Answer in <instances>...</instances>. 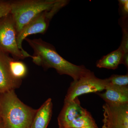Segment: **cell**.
Returning <instances> with one entry per match:
<instances>
[{
    "label": "cell",
    "mask_w": 128,
    "mask_h": 128,
    "mask_svg": "<svg viewBox=\"0 0 128 128\" xmlns=\"http://www.w3.org/2000/svg\"><path fill=\"white\" fill-rule=\"evenodd\" d=\"M124 54L123 49L120 46L116 50L103 56L97 62L96 66L98 68L116 70L122 63Z\"/></svg>",
    "instance_id": "7c38bea8"
},
{
    "label": "cell",
    "mask_w": 128,
    "mask_h": 128,
    "mask_svg": "<svg viewBox=\"0 0 128 128\" xmlns=\"http://www.w3.org/2000/svg\"><path fill=\"white\" fill-rule=\"evenodd\" d=\"M107 85L106 78H97L91 71L86 76L71 82L64 102L73 100L82 94L102 91L105 90Z\"/></svg>",
    "instance_id": "8992f818"
},
{
    "label": "cell",
    "mask_w": 128,
    "mask_h": 128,
    "mask_svg": "<svg viewBox=\"0 0 128 128\" xmlns=\"http://www.w3.org/2000/svg\"><path fill=\"white\" fill-rule=\"evenodd\" d=\"M10 1L0 0V19L10 14Z\"/></svg>",
    "instance_id": "2e32d148"
},
{
    "label": "cell",
    "mask_w": 128,
    "mask_h": 128,
    "mask_svg": "<svg viewBox=\"0 0 128 128\" xmlns=\"http://www.w3.org/2000/svg\"><path fill=\"white\" fill-rule=\"evenodd\" d=\"M36 111L22 102L14 90L0 93V115L4 128H30Z\"/></svg>",
    "instance_id": "7a4b0ae2"
},
{
    "label": "cell",
    "mask_w": 128,
    "mask_h": 128,
    "mask_svg": "<svg viewBox=\"0 0 128 128\" xmlns=\"http://www.w3.org/2000/svg\"><path fill=\"white\" fill-rule=\"evenodd\" d=\"M52 99L48 98L37 110L30 128H47L52 117Z\"/></svg>",
    "instance_id": "8fae6325"
},
{
    "label": "cell",
    "mask_w": 128,
    "mask_h": 128,
    "mask_svg": "<svg viewBox=\"0 0 128 128\" xmlns=\"http://www.w3.org/2000/svg\"><path fill=\"white\" fill-rule=\"evenodd\" d=\"M60 0H18L10 1L12 15L17 32L32 19L44 11L51 9Z\"/></svg>",
    "instance_id": "3957f363"
},
{
    "label": "cell",
    "mask_w": 128,
    "mask_h": 128,
    "mask_svg": "<svg viewBox=\"0 0 128 128\" xmlns=\"http://www.w3.org/2000/svg\"><path fill=\"white\" fill-rule=\"evenodd\" d=\"M102 128H128V104L114 105L105 103Z\"/></svg>",
    "instance_id": "52a82bcc"
},
{
    "label": "cell",
    "mask_w": 128,
    "mask_h": 128,
    "mask_svg": "<svg viewBox=\"0 0 128 128\" xmlns=\"http://www.w3.org/2000/svg\"><path fill=\"white\" fill-rule=\"evenodd\" d=\"M87 111L81 106L78 97L70 102H64V106L58 118L59 128H66L69 124Z\"/></svg>",
    "instance_id": "9c48e42d"
},
{
    "label": "cell",
    "mask_w": 128,
    "mask_h": 128,
    "mask_svg": "<svg viewBox=\"0 0 128 128\" xmlns=\"http://www.w3.org/2000/svg\"><path fill=\"white\" fill-rule=\"evenodd\" d=\"M105 90L104 92L98 94L106 103L114 105L128 104V86L107 85Z\"/></svg>",
    "instance_id": "30bf717a"
},
{
    "label": "cell",
    "mask_w": 128,
    "mask_h": 128,
    "mask_svg": "<svg viewBox=\"0 0 128 128\" xmlns=\"http://www.w3.org/2000/svg\"><path fill=\"white\" fill-rule=\"evenodd\" d=\"M96 122L88 111L72 121L66 128H80L96 124Z\"/></svg>",
    "instance_id": "5bb4252c"
},
{
    "label": "cell",
    "mask_w": 128,
    "mask_h": 128,
    "mask_svg": "<svg viewBox=\"0 0 128 128\" xmlns=\"http://www.w3.org/2000/svg\"><path fill=\"white\" fill-rule=\"evenodd\" d=\"M121 12L122 17L126 18L128 17V0H118Z\"/></svg>",
    "instance_id": "e0dca14e"
},
{
    "label": "cell",
    "mask_w": 128,
    "mask_h": 128,
    "mask_svg": "<svg viewBox=\"0 0 128 128\" xmlns=\"http://www.w3.org/2000/svg\"><path fill=\"white\" fill-rule=\"evenodd\" d=\"M26 41L33 50V62L46 69L54 68L60 75L71 76L73 80H78L91 71L84 66H78L70 63L61 57L52 44L42 39H30Z\"/></svg>",
    "instance_id": "6da1fadb"
},
{
    "label": "cell",
    "mask_w": 128,
    "mask_h": 128,
    "mask_svg": "<svg viewBox=\"0 0 128 128\" xmlns=\"http://www.w3.org/2000/svg\"><path fill=\"white\" fill-rule=\"evenodd\" d=\"M98 128V127L97 125L96 124H95L85 126V127H82V128Z\"/></svg>",
    "instance_id": "ac0fdd59"
},
{
    "label": "cell",
    "mask_w": 128,
    "mask_h": 128,
    "mask_svg": "<svg viewBox=\"0 0 128 128\" xmlns=\"http://www.w3.org/2000/svg\"><path fill=\"white\" fill-rule=\"evenodd\" d=\"M0 128H4V127H3V125H2V126H0Z\"/></svg>",
    "instance_id": "ffe728a7"
},
{
    "label": "cell",
    "mask_w": 128,
    "mask_h": 128,
    "mask_svg": "<svg viewBox=\"0 0 128 128\" xmlns=\"http://www.w3.org/2000/svg\"><path fill=\"white\" fill-rule=\"evenodd\" d=\"M2 125H3V124H2V118L1 117L0 115V126H2Z\"/></svg>",
    "instance_id": "d6986e66"
},
{
    "label": "cell",
    "mask_w": 128,
    "mask_h": 128,
    "mask_svg": "<svg viewBox=\"0 0 128 128\" xmlns=\"http://www.w3.org/2000/svg\"><path fill=\"white\" fill-rule=\"evenodd\" d=\"M10 56L0 50V93L14 90L20 86L22 80L15 79L9 70Z\"/></svg>",
    "instance_id": "ba28073f"
},
{
    "label": "cell",
    "mask_w": 128,
    "mask_h": 128,
    "mask_svg": "<svg viewBox=\"0 0 128 128\" xmlns=\"http://www.w3.org/2000/svg\"><path fill=\"white\" fill-rule=\"evenodd\" d=\"M106 80L107 85H114L118 86H128V74L124 75H112L109 78H106Z\"/></svg>",
    "instance_id": "9a60e30c"
},
{
    "label": "cell",
    "mask_w": 128,
    "mask_h": 128,
    "mask_svg": "<svg viewBox=\"0 0 128 128\" xmlns=\"http://www.w3.org/2000/svg\"><path fill=\"white\" fill-rule=\"evenodd\" d=\"M9 65L10 72L15 79L18 80L25 77L27 73L28 70L23 62L9 57Z\"/></svg>",
    "instance_id": "4fadbf2b"
},
{
    "label": "cell",
    "mask_w": 128,
    "mask_h": 128,
    "mask_svg": "<svg viewBox=\"0 0 128 128\" xmlns=\"http://www.w3.org/2000/svg\"></svg>",
    "instance_id": "44dd1931"
},
{
    "label": "cell",
    "mask_w": 128,
    "mask_h": 128,
    "mask_svg": "<svg viewBox=\"0 0 128 128\" xmlns=\"http://www.w3.org/2000/svg\"><path fill=\"white\" fill-rule=\"evenodd\" d=\"M68 2V1L66 0H60L51 9L41 12L25 25L17 34V41L19 48L23 52H26L22 46L24 40L32 34L44 33L53 16Z\"/></svg>",
    "instance_id": "277c9868"
},
{
    "label": "cell",
    "mask_w": 128,
    "mask_h": 128,
    "mask_svg": "<svg viewBox=\"0 0 128 128\" xmlns=\"http://www.w3.org/2000/svg\"><path fill=\"white\" fill-rule=\"evenodd\" d=\"M17 34L16 24L10 14L0 19V50L17 59L29 57L32 58V56L18 48Z\"/></svg>",
    "instance_id": "5b68a950"
}]
</instances>
